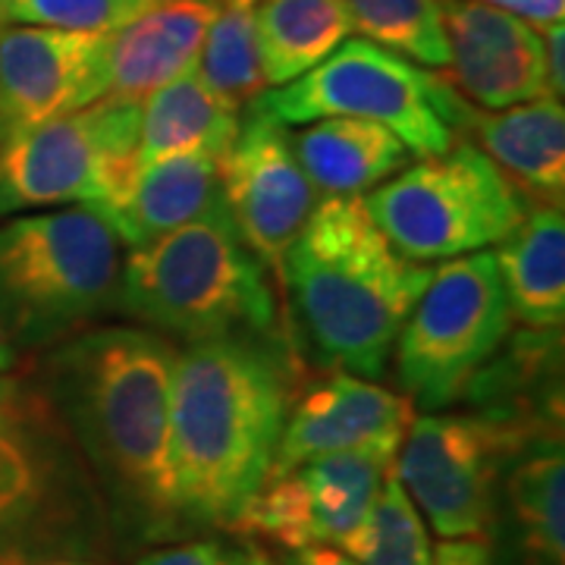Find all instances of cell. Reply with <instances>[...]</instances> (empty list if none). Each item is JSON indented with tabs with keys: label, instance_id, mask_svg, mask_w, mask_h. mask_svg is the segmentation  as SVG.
Returning a JSON list of instances; mask_svg holds the SVG:
<instances>
[{
	"label": "cell",
	"instance_id": "cell-1",
	"mask_svg": "<svg viewBox=\"0 0 565 565\" xmlns=\"http://www.w3.org/2000/svg\"><path fill=\"white\" fill-rule=\"evenodd\" d=\"M177 345L148 327H92L44 362V393L102 490L120 546L170 544L182 525L170 390Z\"/></svg>",
	"mask_w": 565,
	"mask_h": 565
},
{
	"label": "cell",
	"instance_id": "cell-2",
	"mask_svg": "<svg viewBox=\"0 0 565 565\" xmlns=\"http://www.w3.org/2000/svg\"><path fill=\"white\" fill-rule=\"evenodd\" d=\"M286 412L274 340H207L177 355L170 452L185 534L236 527L267 481Z\"/></svg>",
	"mask_w": 565,
	"mask_h": 565
},
{
	"label": "cell",
	"instance_id": "cell-3",
	"mask_svg": "<svg viewBox=\"0 0 565 565\" xmlns=\"http://www.w3.org/2000/svg\"><path fill=\"white\" fill-rule=\"evenodd\" d=\"M430 274L390 245L362 195H323L282 258L280 286L318 362L374 381Z\"/></svg>",
	"mask_w": 565,
	"mask_h": 565
},
{
	"label": "cell",
	"instance_id": "cell-4",
	"mask_svg": "<svg viewBox=\"0 0 565 565\" xmlns=\"http://www.w3.org/2000/svg\"><path fill=\"white\" fill-rule=\"evenodd\" d=\"M114 546L98 481L44 386L0 374V565L102 563Z\"/></svg>",
	"mask_w": 565,
	"mask_h": 565
},
{
	"label": "cell",
	"instance_id": "cell-5",
	"mask_svg": "<svg viewBox=\"0 0 565 565\" xmlns=\"http://www.w3.org/2000/svg\"><path fill=\"white\" fill-rule=\"evenodd\" d=\"M122 315L185 343L274 340L277 299L223 202L122 262Z\"/></svg>",
	"mask_w": 565,
	"mask_h": 565
},
{
	"label": "cell",
	"instance_id": "cell-6",
	"mask_svg": "<svg viewBox=\"0 0 565 565\" xmlns=\"http://www.w3.org/2000/svg\"><path fill=\"white\" fill-rule=\"evenodd\" d=\"M120 277V239L85 204L0 226V321L22 343L66 340L114 311Z\"/></svg>",
	"mask_w": 565,
	"mask_h": 565
},
{
	"label": "cell",
	"instance_id": "cell-7",
	"mask_svg": "<svg viewBox=\"0 0 565 565\" xmlns=\"http://www.w3.org/2000/svg\"><path fill=\"white\" fill-rule=\"evenodd\" d=\"M468 104L456 85L374 41H343L321 66L248 104L252 114L280 126H305L323 117H359L386 126L408 151L434 158L452 148L468 126Z\"/></svg>",
	"mask_w": 565,
	"mask_h": 565
},
{
	"label": "cell",
	"instance_id": "cell-8",
	"mask_svg": "<svg viewBox=\"0 0 565 565\" xmlns=\"http://www.w3.org/2000/svg\"><path fill=\"white\" fill-rule=\"evenodd\" d=\"M527 199L475 145L422 158L364 199L390 245L412 262H449L509 239Z\"/></svg>",
	"mask_w": 565,
	"mask_h": 565
},
{
	"label": "cell",
	"instance_id": "cell-9",
	"mask_svg": "<svg viewBox=\"0 0 565 565\" xmlns=\"http://www.w3.org/2000/svg\"><path fill=\"white\" fill-rule=\"evenodd\" d=\"M512 311L493 252H475L430 274L393 343L408 403L446 408L475 384L509 337Z\"/></svg>",
	"mask_w": 565,
	"mask_h": 565
},
{
	"label": "cell",
	"instance_id": "cell-10",
	"mask_svg": "<svg viewBox=\"0 0 565 565\" xmlns=\"http://www.w3.org/2000/svg\"><path fill=\"white\" fill-rule=\"evenodd\" d=\"M141 98L104 95L76 114L0 141V214L98 204L129 180Z\"/></svg>",
	"mask_w": 565,
	"mask_h": 565
},
{
	"label": "cell",
	"instance_id": "cell-11",
	"mask_svg": "<svg viewBox=\"0 0 565 565\" xmlns=\"http://www.w3.org/2000/svg\"><path fill=\"white\" fill-rule=\"evenodd\" d=\"M527 437L503 415H422L408 424L393 468L444 541H487L500 475Z\"/></svg>",
	"mask_w": 565,
	"mask_h": 565
},
{
	"label": "cell",
	"instance_id": "cell-12",
	"mask_svg": "<svg viewBox=\"0 0 565 565\" xmlns=\"http://www.w3.org/2000/svg\"><path fill=\"white\" fill-rule=\"evenodd\" d=\"M396 446H359L327 452L274 475L245 505L233 531L262 537L282 550L340 546L362 525L386 471L396 462Z\"/></svg>",
	"mask_w": 565,
	"mask_h": 565
},
{
	"label": "cell",
	"instance_id": "cell-13",
	"mask_svg": "<svg viewBox=\"0 0 565 565\" xmlns=\"http://www.w3.org/2000/svg\"><path fill=\"white\" fill-rule=\"evenodd\" d=\"M221 195L245 245L280 280L282 258L318 202L286 126L248 110L221 163Z\"/></svg>",
	"mask_w": 565,
	"mask_h": 565
},
{
	"label": "cell",
	"instance_id": "cell-14",
	"mask_svg": "<svg viewBox=\"0 0 565 565\" xmlns=\"http://www.w3.org/2000/svg\"><path fill=\"white\" fill-rule=\"evenodd\" d=\"M110 35L47 25L0 29V141L110 95Z\"/></svg>",
	"mask_w": 565,
	"mask_h": 565
},
{
	"label": "cell",
	"instance_id": "cell-15",
	"mask_svg": "<svg viewBox=\"0 0 565 565\" xmlns=\"http://www.w3.org/2000/svg\"><path fill=\"white\" fill-rule=\"evenodd\" d=\"M452 85L468 104L505 110L546 98L544 39L525 20L481 0H440Z\"/></svg>",
	"mask_w": 565,
	"mask_h": 565
},
{
	"label": "cell",
	"instance_id": "cell-16",
	"mask_svg": "<svg viewBox=\"0 0 565 565\" xmlns=\"http://www.w3.org/2000/svg\"><path fill=\"white\" fill-rule=\"evenodd\" d=\"M408 424V396H396L393 390H384L367 377L333 371L330 377L308 386L296 403H289L267 478L327 452H343L359 446L399 449Z\"/></svg>",
	"mask_w": 565,
	"mask_h": 565
},
{
	"label": "cell",
	"instance_id": "cell-17",
	"mask_svg": "<svg viewBox=\"0 0 565 565\" xmlns=\"http://www.w3.org/2000/svg\"><path fill=\"white\" fill-rule=\"evenodd\" d=\"M490 534H500V565L565 563V459L563 440L544 434L519 446L497 487Z\"/></svg>",
	"mask_w": 565,
	"mask_h": 565
},
{
	"label": "cell",
	"instance_id": "cell-18",
	"mask_svg": "<svg viewBox=\"0 0 565 565\" xmlns=\"http://www.w3.org/2000/svg\"><path fill=\"white\" fill-rule=\"evenodd\" d=\"M221 154L192 151L145 167L98 204H85L129 248L154 243L223 202Z\"/></svg>",
	"mask_w": 565,
	"mask_h": 565
},
{
	"label": "cell",
	"instance_id": "cell-19",
	"mask_svg": "<svg viewBox=\"0 0 565 565\" xmlns=\"http://www.w3.org/2000/svg\"><path fill=\"white\" fill-rule=\"evenodd\" d=\"M221 0H161L110 35L107 73L114 95L145 98L199 66Z\"/></svg>",
	"mask_w": 565,
	"mask_h": 565
},
{
	"label": "cell",
	"instance_id": "cell-20",
	"mask_svg": "<svg viewBox=\"0 0 565 565\" xmlns=\"http://www.w3.org/2000/svg\"><path fill=\"white\" fill-rule=\"evenodd\" d=\"M484 154L515 182L519 192H531V202L559 204L565 195V110L556 98H534L505 110L478 114L471 107L468 126Z\"/></svg>",
	"mask_w": 565,
	"mask_h": 565
},
{
	"label": "cell",
	"instance_id": "cell-21",
	"mask_svg": "<svg viewBox=\"0 0 565 565\" xmlns=\"http://www.w3.org/2000/svg\"><path fill=\"white\" fill-rule=\"evenodd\" d=\"M239 110L223 102L195 66L141 98L139 148L129 177L163 158L192 151H211L226 158L239 136Z\"/></svg>",
	"mask_w": 565,
	"mask_h": 565
},
{
	"label": "cell",
	"instance_id": "cell-22",
	"mask_svg": "<svg viewBox=\"0 0 565 565\" xmlns=\"http://www.w3.org/2000/svg\"><path fill=\"white\" fill-rule=\"evenodd\" d=\"M512 318L553 330L565 318V217L559 204L531 202L522 226L493 248Z\"/></svg>",
	"mask_w": 565,
	"mask_h": 565
},
{
	"label": "cell",
	"instance_id": "cell-23",
	"mask_svg": "<svg viewBox=\"0 0 565 565\" xmlns=\"http://www.w3.org/2000/svg\"><path fill=\"white\" fill-rule=\"evenodd\" d=\"M308 182L323 195H362L396 177L408 148L386 126L359 117H323L292 136Z\"/></svg>",
	"mask_w": 565,
	"mask_h": 565
},
{
	"label": "cell",
	"instance_id": "cell-24",
	"mask_svg": "<svg viewBox=\"0 0 565 565\" xmlns=\"http://www.w3.org/2000/svg\"><path fill=\"white\" fill-rule=\"evenodd\" d=\"M355 32L345 0H258L255 44L264 92L321 66Z\"/></svg>",
	"mask_w": 565,
	"mask_h": 565
},
{
	"label": "cell",
	"instance_id": "cell-25",
	"mask_svg": "<svg viewBox=\"0 0 565 565\" xmlns=\"http://www.w3.org/2000/svg\"><path fill=\"white\" fill-rule=\"evenodd\" d=\"M359 565H434V550L418 505L390 468L374 503L345 541H340Z\"/></svg>",
	"mask_w": 565,
	"mask_h": 565
},
{
	"label": "cell",
	"instance_id": "cell-26",
	"mask_svg": "<svg viewBox=\"0 0 565 565\" xmlns=\"http://www.w3.org/2000/svg\"><path fill=\"white\" fill-rule=\"evenodd\" d=\"M352 25L405 61L437 70L449 63L440 0H345Z\"/></svg>",
	"mask_w": 565,
	"mask_h": 565
},
{
	"label": "cell",
	"instance_id": "cell-27",
	"mask_svg": "<svg viewBox=\"0 0 565 565\" xmlns=\"http://www.w3.org/2000/svg\"><path fill=\"white\" fill-rule=\"evenodd\" d=\"M199 73L236 110L262 95L264 76L255 44V10L221 7L199 54Z\"/></svg>",
	"mask_w": 565,
	"mask_h": 565
},
{
	"label": "cell",
	"instance_id": "cell-28",
	"mask_svg": "<svg viewBox=\"0 0 565 565\" xmlns=\"http://www.w3.org/2000/svg\"><path fill=\"white\" fill-rule=\"evenodd\" d=\"M161 0H7L10 22L114 35Z\"/></svg>",
	"mask_w": 565,
	"mask_h": 565
},
{
	"label": "cell",
	"instance_id": "cell-29",
	"mask_svg": "<svg viewBox=\"0 0 565 565\" xmlns=\"http://www.w3.org/2000/svg\"><path fill=\"white\" fill-rule=\"evenodd\" d=\"M136 565H252V544L230 546L223 541H185L145 553Z\"/></svg>",
	"mask_w": 565,
	"mask_h": 565
},
{
	"label": "cell",
	"instance_id": "cell-30",
	"mask_svg": "<svg viewBox=\"0 0 565 565\" xmlns=\"http://www.w3.org/2000/svg\"><path fill=\"white\" fill-rule=\"evenodd\" d=\"M544 70L546 95L563 102L565 95V29L563 22H553L544 29Z\"/></svg>",
	"mask_w": 565,
	"mask_h": 565
},
{
	"label": "cell",
	"instance_id": "cell-31",
	"mask_svg": "<svg viewBox=\"0 0 565 565\" xmlns=\"http://www.w3.org/2000/svg\"><path fill=\"white\" fill-rule=\"evenodd\" d=\"M481 3L505 10V13L525 20L534 29H546L553 22H563L565 13V0H481Z\"/></svg>",
	"mask_w": 565,
	"mask_h": 565
},
{
	"label": "cell",
	"instance_id": "cell-32",
	"mask_svg": "<svg viewBox=\"0 0 565 565\" xmlns=\"http://www.w3.org/2000/svg\"><path fill=\"white\" fill-rule=\"evenodd\" d=\"M434 565H500L487 541H444L434 553Z\"/></svg>",
	"mask_w": 565,
	"mask_h": 565
},
{
	"label": "cell",
	"instance_id": "cell-33",
	"mask_svg": "<svg viewBox=\"0 0 565 565\" xmlns=\"http://www.w3.org/2000/svg\"><path fill=\"white\" fill-rule=\"evenodd\" d=\"M282 565H359L349 553L337 550L330 544L299 546V550H286Z\"/></svg>",
	"mask_w": 565,
	"mask_h": 565
},
{
	"label": "cell",
	"instance_id": "cell-34",
	"mask_svg": "<svg viewBox=\"0 0 565 565\" xmlns=\"http://www.w3.org/2000/svg\"><path fill=\"white\" fill-rule=\"evenodd\" d=\"M13 367H17V352H13V345L7 343V340H0V374H7Z\"/></svg>",
	"mask_w": 565,
	"mask_h": 565
},
{
	"label": "cell",
	"instance_id": "cell-35",
	"mask_svg": "<svg viewBox=\"0 0 565 565\" xmlns=\"http://www.w3.org/2000/svg\"><path fill=\"white\" fill-rule=\"evenodd\" d=\"M252 565H277V563H274V559H270V556L264 553L262 546L252 544Z\"/></svg>",
	"mask_w": 565,
	"mask_h": 565
},
{
	"label": "cell",
	"instance_id": "cell-36",
	"mask_svg": "<svg viewBox=\"0 0 565 565\" xmlns=\"http://www.w3.org/2000/svg\"><path fill=\"white\" fill-rule=\"evenodd\" d=\"M32 565H102V563H88V559H44V563Z\"/></svg>",
	"mask_w": 565,
	"mask_h": 565
},
{
	"label": "cell",
	"instance_id": "cell-37",
	"mask_svg": "<svg viewBox=\"0 0 565 565\" xmlns=\"http://www.w3.org/2000/svg\"><path fill=\"white\" fill-rule=\"evenodd\" d=\"M221 7H243V10H255L258 0H221Z\"/></svg>",
	"mask_w": 565,
	"mask_h": 565
},
{
	"label": "cell",
	"instance_id": "cell-38",
	"mask_svg": "<svg viewBox=\"0 0 565 565\" xmlns=\"http://www.w3.org/2000/svg\"><path fill=\"white\" fill-rule=\"evenodd\" d=\"M3 25H10V7H7V0H0V29Z\"/></svg>",
	"mask_w": 565,
	"mask_h": 565
},
{
	"label": "cell",
	"instance_id": "cell-39",
	"mask_svg": "<svg viewBox=\"0 0 565 565\" xmlns=\"http://www.w3.org/2000/svg\"><path fill=\"white\" fill-rule=\"evenodd\" d=\"M0 340H3V337H0Z\"/></svg>",
	"mask_w": 565,
	"mask_h": 565
}]
</instances>
